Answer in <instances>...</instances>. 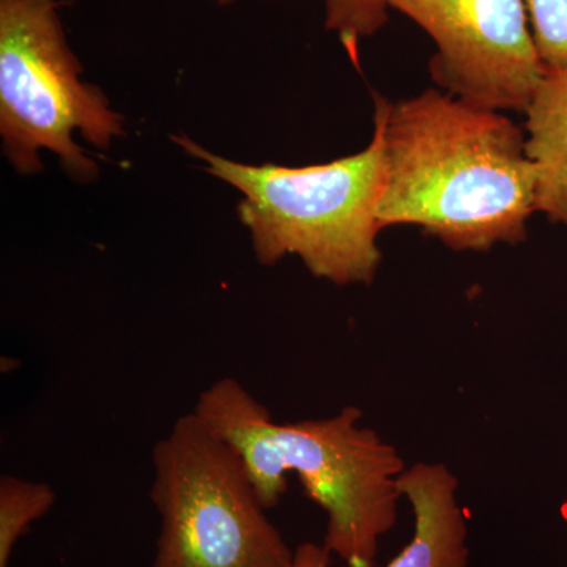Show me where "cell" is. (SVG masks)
Wrapping results in <instances>:
<instances>
[{
    "label": "cell",
    "instance_id": "cell-1",
    "mask_svg": "<svg viewBox=\"0 0 567 567\" xmlns=\"http://www.w3.org/2000/svg\"><path fill=\"white\" fill-rule=\"evenodd\" d=\"M385 136L382 229L417 226L453 251L527 240L536 169L525 132L499 111L429 89L380 96Z\"/></svg>",
    "mask_w": 567,
    "mask_h": 567
},
{
    "label": "cell",
    "instance_id": "cell-2",
    "mask_svg": "<svg viewBox=\"0 0 567 567\" xmlns=\"http://www.w3.org/2000/svg\"><path fill=\"white\" fill-rule=\"evenodd\" d=\"M173 141L244 194L238 216L251 233L257 262L274 267L298 256L309 274L336 286L374 281L382 262L377 238L386 177L380 95L368 147L316 166H252L215 155L188 136Z\"/></svg>",
    "mask_w": 567,
    "mask_h": 567
},
{
    "label": "cell",
    "instance_id": "cell-3",
    "mask_svg": "<svg viewBox=\"0 0 567 567\" xmlns=\"http://www.w3.org/2000/svg\"><path fill=\"white\" fill-rule=\"evenodd\" d=\"M81 73L55 0H0V136L17 173H41L39 153L48 151L71 178L92 182L99 164L74 133L100 151L125 134L122 115Z\"/></svg>",
    "mask_w": 567,
    "mask_h": 567
},
{
    "label": "cell",
    "instance_id": "cell-4",
    "mask_svg": "<svg viewBox=\"0 0 567 567\" xmlns=\"http://www.w3.org/2000/svg\"><path fill=\"white\" fill-rule=\"evenodd\" d=\"M152 465L162 525L151 567H292L240 458L193 412L155 443Z\"/></svg>",
    "mask_w": 567,
    "mask_h": 567
},
{
    "label": "cell",
    "instance_id": "cell-5",
    "mask_svg": "<svg viewBox=\"0 0 567 567\" xmlns=\"http://www.w3.org/2000/svg\"><path fill=\"white\" fill-rule=\"evenodd\" d=\"M361 421L363 412L347 405L328 417L276 423L274 432L276 464L322 507V544L344 567H374L380 540L398 520L406 468L398 450Z\"/></svg>",
    "mask_w": 567,
    "mask_h": 567
},
{
    "label": "cell",
    "instance_id": "cell-6",
    "mask_svg": "<svg viewBox=\"0 0 567 567\" xmlns=\"http://www.w3.org/2000/svg\"><path fill=\"white\" fill-rule=\"evenodd\" d=\"M434 40L435 84L492 111L527 110L546 69L525 0H386Z\"/></svg>",
    "mask_w": 567,
    "mask_h": 567
},
{
    "label": "cell",
    "instance_id": "cell-7",
    "mask_svg": "<svg viewBox=\"0 0 567 567\" xmlns=\"http://www.w3.org/2000/svg\"><path fill=\"white\" fill-rule=\"evenodd\" d=\"M415 517L412 539L386 567H466L468 527L457 498V476L443 464L420 462L399 477Z\"/></svg>",
    "mask_w": 567,
    "mask_h": 567
},
{
    "label": "cell",
    "instance_id": "cell-8",
    "mask_svg": "<svg viewBox=\"0 0 567 567\" xmlns=\"http://www.w3.org/2000/svg\"><path fill=\"white\" fill-rule=\"evenodd\" d=\"M525 121V152L536 169V213L567 227V70L546 71Z\"/></svg>",
    "mask_w": 567,
    "mask_h": 567
},
{
    "label": "cell",
    "instance_id": "cell-9",
    "mask_svg": "<svg viewBox=\"0 0 567 567\" xmlns=\"http://www.w3.org/2000/svg\"><path fill=\"white\" fill-rule=\"evenodd\" d=\"M54 488L41 481L3 475L0 477V567H9L11 554L33 522L54 506Z\"/></svg>",
    "mask_w": 567,
    "mask_h": 567
},
{
    "label": "cell",
    "instance_id": "cell-10",
    "mask_svg": "<svg viewBox=\"0 0 567 567\" xmlns=\"http://www.w3.org/2000/svg\"><path fill=\"white\" fill-rule=\"evenodd\" d=\"M327 29L338 33L352 62L358 61L360 41L375 35L388 22L386 0H324Z\"/></svg>",
    "mask_w": 567,
    "mask_h": 567
},
{
    "label": "cell",
    "instance_id": "cell-11",
    "mask_svg": "<svg viewBox=\"0 0 567 567\" xmlns=\"http://www.w3.org/2000/svg\"><path fill=\"white\" fill-rule=\"evenodd\" d=\"M525 6L544 69L567 70V0H525Z\"/></svg>",
    "mask_w": 567,
    "mask_h": 567
},
{
    "label": "cell",
    "instance_id": "cell-12",
    "mask_svg": "<svg viewBox=\"0 0 567 567\" xmlns=\"http://www.w3.org/2000/svg\"><path fill=\"white\" fill-rule=\"evenodd\" d=\"M331 558L323 544L303 543L295 548L292 567H331Z\"/></svg>",
    "mask_w": 567,
    "mask_h": 567
},
{
    "label": "cell",
    "instance_id": "cell-13",
    "mask_svg": "<svg viewBox=\"0 0 567 567\" xmlns=\"http://www.w3.org/2000/svg\"><path fill=\"white\" fill-rule=\"evenodd\" d=\"M219 3H221V6H227V3H233L234 0H218Z\"/></svg>",
    "mask_w": 567,
    "mask_h": 567
}]
</instances>
